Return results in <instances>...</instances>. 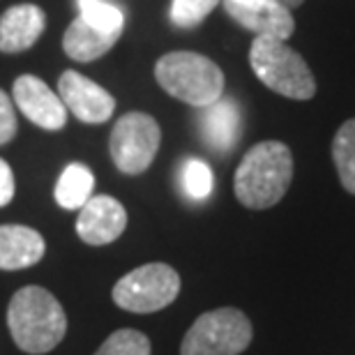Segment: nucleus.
Segmentation results:
<instances>
[{"instance_id": "nucleus-1", "label": "nucleus", "mask_w": 355, "mask_h": 355, "mask_svg": "<svg viewBox=\"0 0 355 355\" xmlns=\"http://www.w3.org/2000/svg\"><path fill=\"white\" fill-rule=\"evenodd\" d=\"M7 325L21 351L44 355L67 335V316L58 297L42 286H24L12 295Z\"/></svg>"}, {"instance_id": "nucleus-2", "label": "nucleus", "mask_w": 355, "mask_h": 355, "mask_svg": "<svg viewBox=\"0 0 355 355\" xmlns=\"http://www.w3.org/2000/svg\"><path fill=\"white\" fill-rule=\"evenodd\" d=\"M293 180V155L282 141H263L247 150L236 171V196L250 210H268L284 198Z\"/></svg>"}, {"instance_id": "nucleus-3", "label": "nucleus", "mask_w": 355, "mask_h": 355, "mask_svg": "<svg viewBox=\"0 0 355 355\" xmlns=\"http://www.w3.org/2000/svg\"><path fill=\"white\" fill-rule=\"evenodd\" d=\"M155 79L168 95L189 106L215 104L224 95V72L208 55L194 51H171L155 65Z\"/></svg>"}, {"instance_id": "nucleus-4", "label": "nucleus", "mask_w": 355, "mask_h": 355, "mask_svg": "<svg viewBox=\"0 0 355 355\" xmlns=\"http://www.w3.org/2000/svg\"><path fill=\"white\" fill-rule=\"evenodd\" d=\"M250 65L261 83L288 99H311L316 95V81L309 65L286 42L257 37L250 49Z\"/></svg>"}, {"instance_id": "nucleus-5", "label": "nucleus", "mask_w": 355, "mask_h": 355, "mask_svg": "<svg viewBox=\"0 0 355 355\" xmlns=\"http://www.w3.org/2000/svg\"><path fill=\"white\" fill-rule=\"evenodd\" d=\"M252 323L240 309H212L187 330L180 355H238L252 344Z\"/></svg>"}, {"instance_id": "nucleus-6", "label": "nucleus", "mask_w": 355, "mask_h": 355, "mask_svg": "<svg viewBox=\"0 0 355 355\" xmlns=\"http://www.w3.org/2000/svg\"><path fill=\"white\" fill-rule=\"evenodd\" d=\"M180 293V275L166 263H146L113 286V302L134 314H153L168 307Z\"/></svg>"}, {"instance_id": "nucleus-7", "label": "nucleus", "mask_w": 355, "mask_h": 355, "mask_svg": "<svg viewBox=\"0 0 355 355\" xmlns=\"http://www.w3.org/2000/svg\"><path fill=\"white\" fill-rule=\"evenodd\" d=\"M162 144V130L157 120L148 113L132 111L113 125L109 150L120 171L127 175H139L150 168L157 157Z\"/></svg>"}, {"instance_id": "nucleus-8", "label": "nucleus", "mask_w": 355, "mask_h": 355, "mask_svg": "<svg viewBox=\"0 0 355 355\" xmlns=\"http://www.w3.org/2000/svg\"><path fill=\"white\" fill-rule=\"evenodd\" d=\"M58 95L67 113L72 111V116L90 125L106 123L113 116V109H116V99L109 90L90 81L88 76L72 72V69L62 72L58 81Z\"/></svg>"}, {"instance_id": "nucleus-9", "label": "nucleus", "mask_w": 355, "mask_h": 355, "mask_svg": "<svg viewBox=\"0 0 355 355\" xmlns=\"http://www.w3.org/2000/svg\"><path fill=\"white\" fill-rule=\"evenodd\" d=\"M14 102L31 123L46 132H58L67 123V109L60 95L33 74H24L14 81Z\"/></svg>"}, {"instance_id": "nucleus-10", "label": "nucleus", "mask_w": 355, "mask_h": 355, "mask_svg": "<svg viewBox=\"0 0 355 355\" xmlns=\"http://www.w3.org/2000/svg\"><path fill=\"white\" fill-rule=\"evenodd\" d=\"M224 10L233 21L257 33V37L286 42L295 31L293 14L272 0H224Z\"/></svg>"}, {"instance_id": "nucleus-11", "label": "nucleus", "mask_w": 355, "mask_h": 355, "mask_svg": "<svg viewBox=\"0 0 355 355\" xmlns=\"http://www.w3.org/2000/svg\"><path fill=\"white\" fill-rule=\"evenodd\" d=\"M127 226V210L113 196H90L76 219V233L86 245H109L123 236Z\"/></svg>"}, {"instance_id": "nucleus-12", "label": "nucleus", "mask_w": 355, "mask_h": 355, "mask_svg": "<svg viewBox=\"0 0 355 355\" xmlns=\"http://www.w3.org/2000/svg\"><path fill=\"white\" fill-rule=\"evenodd\" d=\"M46 28V17L42 7L24 3L10 7L0 17V51L21 53L28 51L42 37Z\"/></svg>"}, {"instance_id": "nucleus-13", "label": "nucleus", "mask_w": 355, "mask_h": 355, "mask_svg": "<svg viewBox=\"0 0 355 355\" xmlns=\"http://www.w3.org/2000/svg\"><path fill=\"white\" fill-rule=\"evenodd\" d=\"M46 252L44 238L31 226H0V270H24L40 263Z\"/></svg>"}, {"instance_id": "nucleus-14", "label": "nucleus", "mask_w": 355, "mask_h": 355, "mask_svg": "<svg viewBox=\"0 0 355 355\" xmlns=\"http://www.w3.org/2000/svg\"><path fill=\"white\" fill-rule=\"evenodd\" d=\"M120 35L123 33L106 31V28L90 24L88 19H83L79 14L65 31L62 49H65V53L69 58H74L79 62H90V60L102 58V55L116 44Z\"/></svg>"}, {"instance_id": "nucleus-15", "label": "nucleus", "mask_w": 355, "mask_h": 355, "mask_svg": "<svg viewBox=\"0 0 355 355\" xmlns=\"http://www.w3.org/2000/svg\"><path fill=\"white\" fill-rule=\"evenodd\" d=\"M240 127H243V120L233 99L219 97L215 104L205 106L201 116V132L215 150H231L240 139Z\"/></svg>"}, {"instance_id": "nucleus-16", "label": "nucleus", "mask_w": 355, "mask_h": 355, "mask_svg": "<svg viewBox=\"0 0 355 355\" xmlns=\"http://www.w3.org/2000/svg\"><path fill=\"white\" fill-rule=\"evenodd\" d=\"M92 189H95V175L86 164L74 162L65 166L55 182V201L65 210H81L90 201Z\"/></svg>"}, {"instance_id": "nucleus-17", "label": "nucleus", "mask_w": 355, "mask_h": 355, "mask_svg": "<svg viewBox=\"0 0 355 355\" xmlns=\"http://www.w3.org/2000/svg\"><path fill=\"white\" fill-rule=\"evenodd\" d=\"M332 159H335L339 180H342L344 189L355 196V118L346 120L335 134V141H332Z\"/></svg>"}, {"instance_id": "nucleus-18", "label": "nucleus", "mask_w": 355, "mask_h": 355, "mask_svg": "<svg viewBox=\"0 0 355 355\" xmlns=\"http://www.w3.org/2000/svg\"><path fill=\"white\" fill-rule=\"evenodd\" d=\"M95 355H150V339L132 328L116 330Z\"/></svg>"}, {"instance_id": "nucleus-19", "label": "nucleus", "mask_w": 355, "mask_h": 355, "mask_svg": "<svg viewBox=\"0 0 355 355\" xmlns=\"http://www.w3.org/2000/svg\"><path fill=\"white\" fill-rule=\"evenodd\" d=\"M79 10H81V17L88 19L90 24L106 28V31L123 33L125 14L120 7L109 3V0H79Z\"/></svg>"}, {"instance_id": "nucleus-20", "label": "nucleus", "mask_w": 355, "mask_h": 355, "mask_svg": "<svg viewBox=\"0 0 355 355\" xmlns=\"http://www.w3.org/2000/svg\"><path fill=\"white\" fill-rule=\"evenodd\" d=\"M182 189L194 201H203L212 191V171L201 159H187L182 166Z\"/></svg>"}, {"instance_id": "nucleus-21", "label": "nucleus", "mask_w": 355, "mask_h": 355, "mask_svg": "<svg viewBox=\"0 0 355 355\" xmlns=\"http://www.w3.org/2000/svg\"><path fill=\"white\" fill-rule=\"evenodd\" d=\"M219 5V0H171V21L180 28H194Z\"/></svg>"}, {"instance_id": "nucleus-22", "label": "nucleus", "mask_w": 355, "mask_h": 355, "mask_svg": "<svg viewBox=\"0 0 355 355\" xmlns=\"http://www.w3.org/2000/svg\"><path fill=\"white\" fill-rule=\"evenodd\" d=\"M17 111H14V104L10 95L5 90H0V146L10 144V141L17 137Z\"/></svg>"}, {"instance_id": "nucleus-23", "label": "nucleus", "mask_w": 355, "mask_h": 355, "mask_svg": "<svg viewBox=\"0 0 355 355\" xmlns=\"http://www.w3.org/2000/svg\"><path fill=\"white\" fill-rule=\"evenodd\" d=\"M14 191H17V182H14V173L10 164L0 157V208L12 203L14 198Z\"/></svg>"}, {"instance_id": "nucleus-24", "label": "nucleus", "mask_w": 355, "mask_h": 355, "mask_svg": "<svg viewBox=\"0 0 355 355\" xmlns=\"http://www.w3.org/2000/svg\"><path fill=\"white\" fill-rule=\"evenodd\" d=\"M272 3L277 5H282V7H286V10H295V7H300L304 0H272Z\"/></svg>"}]
</instances>
